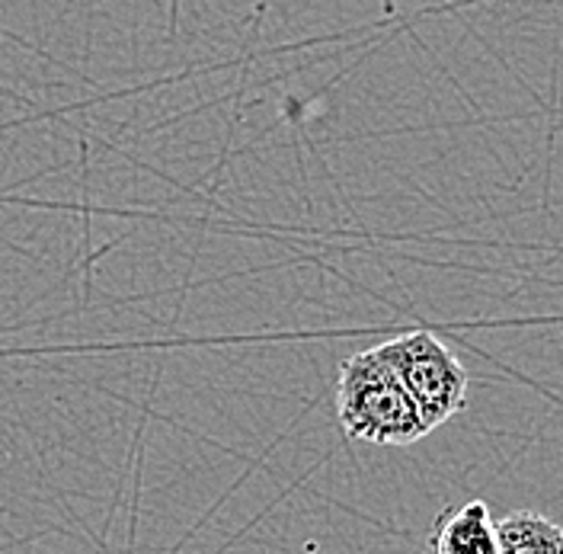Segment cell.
<instances>
[{
    "label": "cell",
    "instance_id": "7a4b0ae2",
    "mask_svg": "<svg viewBox=\"0 0 563 554\" xmlns=\"http://www.w3.org/2000/svg\"><path fill=\"white\" fill-rule=\"evenodd\" d=\"M375 349L420 408L429 433L467 408V372L461 359L435 334H400Z\"/></svg>",
    "mask_w": 563,
    "mask_h": 554
},
{
    "label": "cell",
    "instance_id": "6da1fadb",
    "mask_svg": "<svg viewBox=\"0 0 563 554\" xmlns=\"http://www.w3.org/2000/svg\"><path fill=\"white\" fill-rule=\"evenodd\" d=\"M336 416L350 439L372 446H410L429 433L420 408L375 347L340 366Z\"/></svg>",
    "mask_w": 563,
    "mask_h": 554
},
{
    "label": "cell",
    "instance_id": "3957f363",
    "mask_svg": "<svg viewBox=\"0 0 563 554\" xmlns=\"http://www.w3.org/2000/svg\"><path fill=\"white\" fill-rule=\"evenodd\" d=\"M435 554H499V532L484 500L449 507L432 525Z\"/></svg>",
    "mask_w": 563,
    "mask_h": 554
},
{
    "label": "cell",
    "instance_id": "277c9868",
    "mask_svg": "<svg viewBox=\"0 0 563 554\" xmlns=\"http://www.w3.org/2000/svg\"><path fill=\"white\" fill-rule=\"evenodd\" d=\"M499 554H563V529L554 520L516 510L496 522Z\"/></svg>",
    "mask_w": 563,
    "mask_h": 554
}]
</instances>
